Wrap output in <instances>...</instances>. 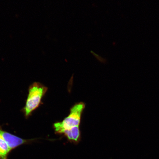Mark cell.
Returning a JSON list of instances; mask_svg holds the SVG:
<instances>
[{
    "instance_id": "6da1fadb",
    "label": "cell",
    "mask_w": 159,
    "mask_h": 159,
    "mask_svg": "<svg viewBox=\"0 0 159 159\" xmlns=\"http://www.w3.org/2000/svg\"><path fill=\"white\" fill-rule=\"evenodd\" d=\"M48 89L47 87L39 82H34L30 85L25 106L21 111L26 119L29 118L43 104L42 100Z\"/></svg>"
},
{
    "instance_id": "7a4b0ae2",
    "label": "cell",
    "mask_w": 159,
    "mask_h": 159,
    "mask_svg": "<svg viewBox=\"0 0 159 159\" xmlns=\"http://www.w3.org/2000/svg\"><path fill=\"white\" fill-rule=\"evenodd\" d=\"M85 107L82 102L77 103L70 109L68 116L61 122H57L53 125V128L56 134H62L66 131L70 130L79 127L81 115Z\"/></svg>"
},
{
    "instance_id": "3957f363",
    "label": "cell",
    "mask_w": 159,
    "mask_h": 159,
    "mask_svg": "<svg viewBox=\"0 0 159 159\" xmlns=\"http://www.w3.org/2000/svg\"><path fill=\"white\" fill-rule=\"evenodd\" d=\"M0 138L5 141L11 151L21 145L31 143L36 139H25L19 138L3 130L0 126Z\"/></svg>"
},
{
    "instance_id": "277c9868",
    "label": "cell",
    "mask_w": 159,
    "mask_h": 159,
    "mask_svg": "<svg viewBox=\"0 0 159 159\" xmlns=\"http://www.w3.org/2000/svg\"><path fill=\"white\" fill-rule=\"evenodd\" d=\"M62 134H64L70 142L77 143L79 142L80 139L81 133L79 127L70 130L66 131Z\"/></svg>"
},
{
    "instance_id": "5b68a950",
    "label": "cell",
    "mask_w": 159,
    "mask_h": 159,
    "mask_svg": "<svg viewBox=\"0 0 159 159\" xmlns=\"http://www.w3.org/2000/svg\"><path fill=\"white\" fill-rule=\"evenodd\" d=\"M11 150L2 139L0 138V159H8Z\"/></svg>"
}]
</instances>
